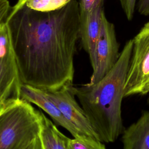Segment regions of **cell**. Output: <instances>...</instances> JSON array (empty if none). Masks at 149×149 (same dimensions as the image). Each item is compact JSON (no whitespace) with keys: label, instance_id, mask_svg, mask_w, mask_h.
Segmentation results:
<instances>
[{"label":"cell","instance_id":"cell-1","mask_svg":"<svg viewBox=\"0 0 149 149\" xmlns=\"http://www.w3.org/2000/svg\"><path fill=\"white\" fill-rule=\"evenodd\" d=\"M6 23L23 84L53 90L74 77V56L80 38L79 2L42 12L18 0Z\"/></svg>","mask_w":149,"mask_h":149},{"label":"cell","instance_id":"cell-2","mask_svg":"<svg viewBox=\"0 0 149 149\" xmlns=\"http://www.w3.org/2000/svg\"><path fill=\"white\" fill-rule=\"evenodd\" d=\"M133 45V40L126 42L116 63L101 80L74 87L75 95L102 143L114 142L123 132L121 107Z\"/></svg>","mask_w":149,"mask_h":149},{"label":"cell","instance_id":"cell-3","mask_svg":"<svg viewBox=\"0 0 149 149\" xmlns=\"http://www.w3.org/2000/svg\"><path fill=\"white\" fill-rule=\"evenodd\" d=\"M41 111L21 98L0 107V149H26L39 136Z\"/></svg>","mask_w":149,"mask_h":149},{"label":"cell","instance_id":"cell-4","mask_svg":"<svg viewBox=\"0 0 149 149\" xmlns=\"http://www.w3.org/2000/svg\"><path fill=\"white\" fill-rule=\"evenodd\" d=\"M132 40L133 50L124 87V97L149 93V22Z\"/></svg>","mask_w":149,"mask_h":149},{"label":"cell","instance_id":"cell-5","mask_svg":"<svg viewBox=\"0 0 149 149\" xmlns=\"http://www.w3.org/2000/svg\"><path fill=\"white\" fill-rule=\"evenodd\" d=\"M22 84L5 19L0 25V107L20 98Z\"/></svg>","mask_w":149,"mask_h":149},{"label":"cell","instance_id":"cell-6","mask_svg":"<svg viewBox=\"0 0 149 149\" xmlns=\"http://www.w3.org/2000/svg\"><path fill=\"white\" fill-rule=\"evenodd\" d=\"M119 47L114 25L107 20L104 13L94 56L90 61L93 73L88 83L98 82L111 70L120 55Z\"/></svg>","mask_w":149,"mask_h":149},{"label":"cell","instance_id":"cell-7","mask_svg":"<svg viewBox=\"0 0 149 149\" xmlns=\"http://www.w3.org/2000/svg\"><path fill=\"white\" fill-rule=\"evenodd\" d=\"M66 119L77 130L79 136L98 137L82 107L77 102L73 83L53 90H45Z\"/></svg>","mask_w":149,"mask_h":149},{"label":"cell","instance_id":"cell-8","mask_svg":"<svg viewBox=\"0 0 149 149\" xmlns=\"http://www.w3.org/2000/svg\"><path fill=\"white\" fill-rule=\"evenodd\" d=\"M20 98L30 104H35L44 111L58 125L68 130L73 137L79 136L75 128L64 118L55 103L48 96L45 90L22 84Z\"/></svg>","mask_w":149,"mask_h":149},{"label":"cell","instance_id":"cell-9","mask_svg":"<svg viewBox=\"0 0 149 149\" xmlns=\"http://www.w3.org/2000/svg\"><path fill=\"white\" fill-rule=\"evenodd\" d=\"M104 14V1L97 0L90 12L80 13V38L83 48L93 59Z\"/></svg>","mask_w":149,"mask_h":149},{"label":"cell","instance_id":"cell-10","mask_svg":"<svg viewBox=\"0 0 149 149\" xmlns=\"http://www.w3.org/2000/svg\"><path fill=\"white\" fill-rule=\"evenodd\" d=\"M122 141L123 149H149V111L123 130Z\"/></svg>","mask_w":149,"mask_h":149},{"label":"cell","instance_id":"cell-11","mask_svg":"<svg viewBox=\"0 0 149 149\" xmlns=\"http://www.w3.org/2000/svg\"><path fill=\"white\" fill-rule=\"evenodd\" d=\"M42 149H69L67 136L41 112V124L39 134Z\"/></svg>","mask_w":149,"mask_h":149},{"label":"cell","instance_id":"cell-12","mask_svg":"<svg viewBox=\"0 0 149 149\" xmlns=\"http://www.w3.org/2000/svg\"><path fill=\"white\" fill-rule=\"evenodd\" d=\"M73 0H25L29 8L42 12H48L60 9Z\"/></svg>","mask_w":149,"mask_h":149},{"label":"cell","instance_id":"cell-13","mask_svg":"<svg viewBox=\"0 0 149 149\" xmlns=\"http://www.w3.org/2000/svg\"><path fill=\"white\" fill-rule=\"evenodd\" d=\"M69 149H107L104 144L98 139L86 136H79L69 139Z\"/></svg>","mask_w":149,"mask_h":149},{"label":"cell","instance_id":"cell-14","mask_svg":"<svg viewBox=\"0 0 149 149\" xmlns=\"http://www.w3.org/2000/svg\"><path fill=\"white\" fill-rule=\"evenodd\" d=\"M122 8L128 20H132L136 0H119Z\"/></svg>","mask_w":149,"mask_h":149},{"label":"cell","instance_id":"cell-15","mask_svg":"<svg viewBox=\"0 0 149 149\" xmlns=\"http://www.w3.org/2000/svg\"><path fill=\"white\" fill-rule=\"evenodd\" d=\"M10 7L8 0H0V25L5 20Z\"/></svg>","mask_w":149,"mask_h":149},{"label":"cell","instance_id":"cell-16","mask_svg":"<svg viewBox=\"0 0 149 149\" xmlns=\"http://www.w3.org/2000/svg\"><path fill=\"white\" fill-rule=\"evenodd\" d=\"M97 0H80L79 2L80 13L90 12L95 6Z\"/></svg>","mask_w":149,"mask_h":149},{"label":"cell","instance_id":"cell-17","mask_svg":"<svg viewBox=\"0 0 149 149\" xmlns=\"http://www.w3.org/2000/svg\"><path fill=\"white\" fill-rule=\"evenodd\" d=\"M137 9L140 15H149V0H139Z\"/></svg>","mask_w":149,"mask_h":149},{"label":"cell","instance_id":"cell-18","mask_svg":"<svg viewBox=\"0 0 149 149\" xmlns=\"http://www.w3.org/2000/svg\"><path fill=\"white\" fill-rule=\"evenodd\" d=\"M26 149H42L41 142L39 136L37 137Z\"/></svg>","mask_w":149,"mask_h":149}]
</instances>
